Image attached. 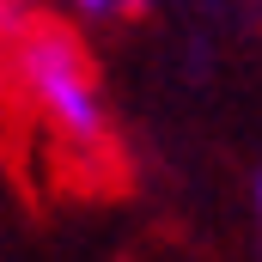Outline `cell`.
Returning a JSON list of instances; mask_svg holds the SVG:
<instances>
[{
    "label": "cell",
    "instance_id": "1",
    "mask_svg": "<svg viewBox=\"0 0 262 262\" xmlns=\"http://www.w3.org/2000/svg\"><path fill=\"white\" fill-rule=\"evenodd\" d=\"M0 73L18 92V104L37 116V128L73 165H110L116 140H110V104L98 85V61L61 18H25Z\"/></svg>",
    "mask_w": 262,
    "mask_h": 262
},
{
    "label": "cell",
    "instance_id": "2",
    "mask_svg": "<svg viewBox=\"0 0 262 262\" xmlns=\"http://www.w3.org/2000/svg\"><path fill=\"white\" fill-rule=\"evenodd\" d=\"M85 25H128L134 12H146V0H67Z\"/></svg>",
    "mask_w": 262,
    "mask_h": 262
},
{
    "label": "cell",
    "instance_id": "3",
    "mask_svg": "<svg viewBox=\"0 0 262 262\" xmlns=\"http://www.w3.org/2000/svg\"><path fill=\"white\" fill-rule=\"evenodd\" d=\"M25 18H31V12H25L18 0H0V67H6V49H12V37L25 31Z\"/></svg>",
    "mask_w": 262,
    "mask_h": 262
},
{
    "label": "cell",
    "instance_id": "4",
    "mask_svg": "<svg viewBox=\"0 0 262 262\" xmlns=\"http://www.w3.org/2000/svg\"><path fill=\"white\" fill-rule=\"evenodd\" d=\"M256 213H262V177H256Z\"/></svg>",
    "mask_w": 262,
    "mask_h": 262
}]
</instances>
